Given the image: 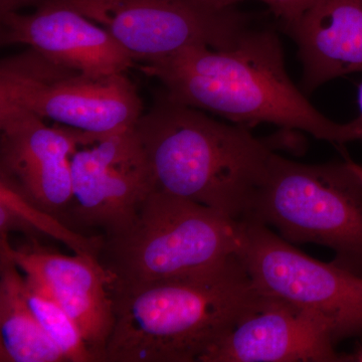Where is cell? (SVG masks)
Masks as SVG:
<instances>
[{"label": "cell", "instance_id": "cell-5", "mask_svg": "<svg viewBox=\"0 0 362 362\" xmlns=\"http://www.w3.org/2000/svg\"><path fill=\"white\" fill-rule=\"evenodd\" d=\"M247 220L291 244L329 247L333 263L362 277V185L345 159L304 164L274 153Z\"/></svg>", "mask_w": 362, "mask_h": 362}, {"label": "cell", "instance_id": "cell-14", "mask_svg": "<svg viewBox=\"0 0 362 362\" xmlns=\"http://www.w3.org/2000/svg\"><path fill=\"white\" fill-rule=\"evenodd\" d=\"M286 32L299 51L304 92L362 71V0H313Z\"/></svg>", "mask_w": 362, "mask_h": 362}, {"label": "cell", "instance_id": "cell-12", "mask_svg": "<svg viewBox=\"0 0 362 362\" xmlns=\"http://www.w3.org/2000/svg\"><path fill=\"white\" fill-rule=\"evenodd\" d=\"M30 14L0 16L2 45H26L90 77L126 73L136 62L108 30L68 4L47 0Z\"/></svg>", "mask_w": 362, "mask_h": 362}, {"label": "cell", "instance_id": "cell-6", "mask_svg": "<svg viewBox=\"0 0 362 362\" xmlns=\"http://www.w3.org/2000/svg\"><path fill=\"white\" fill-rule=\"evenodd\" d=\"M125 74L90 77L30 47L1 59L0 99L101 140L132 129L143 115L141 98Z\"/></svg>", "mask_w": 362, "mask_h": 362}, {"label": "cell", "instance_id": "cell-15", "mask_svg": "<svg viewBox=\"0 0 362 362\" xmlns=\"http://www.w3.org/2000/svg\"><path fill=\"white\" fill-rule=\"evenodd\" d=\"M23 283V272L0 244V362L66 361L30 310Z\"/></svg>", "mask_w": 362, "mask_h": 362}, {"label": "cell", "instance_id": "cell-7", "mask_svg": "<svg viewBox=\"0 0 362 362\" xmlns=\"http://www.w3.org/2000/svg\"><path fill=\"white\" fill-rule=\"evenodd\" d=\"M238 257L259 291L316 312L335 344L362 335V277L323 263L258 221H242Z\"/></svg>", "mask_w": 362, "mask_h": 362}, {"label": "cell", "instance_id": "cell-8", "mask_svg": "<svg viewBox=\"0 0 362 362\" xmlns=\"http://www.w3.org/2000/svg\"><path fill=\"white\" fill-rule=\"evenodd\" d=\"M110 33L135 62L152 63L192 47L230 49L252 20L237 7L195 0H58Z\"/></svg>", "mask_w": 362, "mask_h": 362}, {"label": "cell", "instance_id": "cell-16", "mask_svg": "<svg viewBox=\"0 0 362 362\" xmlns=\"http://www.w3.org/2000/svg\"><path fill=\"white\" fill-rule=\"evenodd\" d=\"M35 232L61 240L75 254L97 258L101 235L87 237L51 214L33 206L11 181L0 175V233Z\"/></svg>", "mask_w": 362, "mask_h": 362}, {"label": "cell", "instance_id": "cell-18", "mask_svg": "<svg viewBox=\"0 0 362 362\" xmlns=\"http://www.w3.org/2000/svg\"><path fill=\"white\" fill-rule=\"evenodd\" d=\"M204 6L214 9L237 7L238 4L247 0H195ZM269 7L272 13L281 21L285 30L301 16L313 0H258Z\"/></svg>", "mask_w": 362, "mask_h": 362}, {"label": "cell", "instance_id": "cell-22", "mask_svg": "<svg viewBox=\"0 0 362 362\" xmlns=\"http://www.w3.org/2000/svg\"><path fill=\"white\" fill-rule=\"evenodd\" d=\"M357 102H358L359 113H361L358 117L362 121V82L359 85L358 93H357Z\"/></svg>", "mask_w": 362, "mask_h": 362}, {"label": "cell", "instance_id": "cell-4", "mask_svg": "<svg viewBox=\"0 0 362 362\" xmlns=\"http://www.w3.org/2000/svg\"><path fill=\"white\" fill-rule=\"evenodd\" d=\"M242 221L152 189L127 226L102 235L98 262L109 290L197 275L238 256Z\"/></svg>", "mask_w": 362, "mask_h": 362}, {"label": "cell", "instance_id": "cell-19", "mask_svg": "<svg viewBox=\"0 0 362 362\" xmlns=\"http://www.w3.org/2000/svg\"><path fill=\"white\" fill-rule=\"evenodd\" d=\"M47 0H0V16L20 13L25 7H40Z\"/></svg>", "mask_w": 362, "mask_h": 362}, {"label": "cell", "instance_id": "cell-21", "mask_svg": "<svg viewBox=\"0 0 362 362\" xmlns=\"http://www.w3.org/2000/svg\"><path fill=\"white\" fill-rule=\"evenodd\" d=\"M347 361H359L362 362V347L357 350L354 356H347Z\"/></svg>", "mask_w": 362, "mask_h": 362}, {"label": "cell", "instance_id": "cell-17", "mask_svg": "<svg viewBox=\"0 0 362 362\" xmlns=\"http://www.w3.org/2000/svg\"><path fill=\"white\" fill-rule=\"evenodd\" d=\"M23 276V291L30 310L66 361L99 362L68 312L37 281L25 274Z\"/></svg>", "mask_w": 362, "mask_h": 362}, {"label": "cell", "instance_id": "cell-11", "mask_svg": "<svg viewBox=\"0 0 362 362\" xmlns=\"http://www.w3.org/2000/svg\"><path fill=\"white\" fill-rule=\"evenodd\" d=\"M334 346L329 326L316 312L262 292L201 362L347 361Z\"/></svg>", "mask_w": 362, "mask_h": 362}, {"label": "cell", "instance_id": "cell-13", "mask_svg": "<svg viewBox=\"0 0 362 362\" xmlns=\"http://www.w3.org/2000/svg\"><path fill=\"white\" fill-rule=\"evenodd\" d=\"M0 244L6 246L21 272L37 281L68 312L98 361L104 362L113 329L114 305L108 277L98 259L87 255L66 256L35 239L13 247L6 233H0Z\"/></svg>", "mask_w": 362, "mask_h": 362}, {"label": "cell", "instance_id": "cell-9", "mask_svg": "<svg viewBox=\"0 0 362 362\" xmlns=\"http://www.w3.org/2000/svg\"><path fill=\"white\" fill-rule=\"evenodd\" d=\"M0 175L33 206L69 223L73 202L71 160L78 147L99 138L56 124L0 99Z\"/></svg>", "mask_w": 362, "mask_h": 362}, {"label": "cell", "instance_id": "cell-10", "mask_svg": "<svg viewBox=\"0 0 362 362\" xmlns=\"http://www.w3.org/2000/svg\"><path fill=\"white\" fill-rule=\"evenodd\" d=\"M73 202L69 223L112 235L128 226L154 189L135 127L78 147L71 160Z\"/></svg>", "mask_w": 362, "mask_h": 362}, {"label": "cell", "instance_id": "cell-20", "mask_svg": "<svg viewBox=\"0 0 362 362\" xmlns=\"http://www.w3.org/2000/svg\"><path fill=\"white\" fill-rule=\"evenodd\" d=\"M344 159L345 161L347 162V164H349L350 169H351V170L356 173L357 177H358V180H361L362 185V165H361V164L356 163V162L352 160L349 156H345V154Z\"/></svg>", "mask_w": 362, "mask_h": 362}, {"label": "cell", "instance_id": "cell-2", "mask_svg": "<svg viewBox=\"0 0 362 362\" xmlns=\"http://www.w3.org/2000/svg\"><path fill=\"white\" fill-rule=\"evenodd\" d=\"M110 293L104 362H201L262 296L238 256L204 273Z\"/></svg>", "mask_w": 362, "mask_h": 362}, {"label": "cell", "instance_id": "cell-3", "mask_svg": "<svg viewBox=\"0 0 362 362\" xmlns=\"http://www.w3.org/2000/svg\"><path fill=\"white\" fill-rule=\"evenodd\" d=\"M250 129L176 103L165 93L135 126L156 189L237 221L251 216L275 153Z\"/></svg>", "mask_w": 362, "mask_h": 362}, {"label": "cell", "instance_id": "cell-1", "mask_svg": "<svg viewBox=\"0 0 362 362\" xmlns=\"http://www.w3.org/2000/svg\"><path fill=\"white\" fill-rule=\"evenodd\" d=\"M176 103L220 115L252 128L273 124L303 131L343 148L362 142L359 117L337 123L320 113L286 71L279 35L252 25L230 49L192 47L168 58L143 64Z\"/></svg>", "mask_w": 362, "mask_h": 362}]
</instances>
